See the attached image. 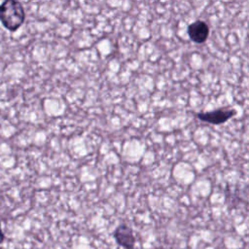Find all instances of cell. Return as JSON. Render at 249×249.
<instances>
[{"instance_id": "6da1fadb", "label": "cell", "mask_w": 249, "mask_h": 249, "mask_svg": "<svg viewBox=\"0 0 249 249\" xmlns=\"http://www.w3.org/2000/svg\"><path fill=\"white\" fill-rule=\"evenodd\" d=\"M25 20L24 9L18 1L6 0L0 4V22L9 31H17Z\"/></svg>"}, {"instance_id": "7a4b0ae2", "label": "cell", "mask_w": 249, "mask_h": 249, "mask_svg": "<svg viewBox=\"0 0 249 249\" xmlns=\"http://www.w3.org/2000/svg\"><path fill=\"white\" fill-rule=\"evenodd\" d=\"M236 114L233 108H219L208 112H199L196 117L198 120L204 123L212 124H221L228 122Z\"/></svg>"}, {"instance_id": "3957f363", "label": "cell", "mask_w": 249, "mask_h": 249, "mask_svg": "<svg viewBox=\"0 0 249 249\" xmlns=\"http://www.w3.org/2000/svg\"><path fill=\"white\" fill-rule=\"evenodd\" d=\"M114 238L118 245L124 249H134L135 246V236L133 231L130 227L125 224H121L114 231Z\"/></svg>"}, {"instance_id": "277c9868", "label": "cell", "mask_w": 249, "mask_h": 249, "mask_svg": "<svg viewBox=\"0 0 249 249\" xmlns=\"http://www.w3.org/2000/svg\"><path fill=\"white\" fill-rule=\"evenodd\" d=\"M188 35L193 42L202 44L209 36V26L203 20H196L189 24Z\"/></svg>"}, {"instance_id": "5b68a950", "label": "cell", "mask_w": 249, "mask_h": 249, "mask_svg": "<svg viewBox=\"0 0 249 249\" xmlns=\"http://www.w3.org/2000/svg\"><path fill=\"white\" fill-rule=\"evenodd\" d=\"M4 238H5V235H4V232H3V231H2L1 223H0V244L4 241Z\"/></svg>"}]
</instances>
